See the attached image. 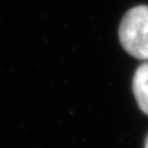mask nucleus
<instances>
[{
	"mask_svg": "<svg viewBox=\"0 0 148 148\" xmlns=\"http://www.w3.org/2000/svg\"><path fill=\"white\" fill-rule=\"evenodd\" d=\"M123 49L137 59H148V6H135L125 14L119 27Z\"/></svg>",
	"mask_w": 148,
	"mask_h": 148,
	"instance_id": "nucleus-1",
	"label": "nucleus"
},
{
	"mask_svg": "<svg viewBox=\"0 0 148 148\" xmlns=\"http://www.w3.org/2000/svg\"><path fill=\"white\" fill-rule=\"evenodd\" d=\"M132 90L140 109L148 115V62L136 69L132 80Z\"/></svg>",
	"mask_w": 148,
	"mask_h": 148,
	"instance_id": "nucleus-2",
	"label": "nucleus"
},
{
	"mask_svg": "<svg viewBox=\"0 0 148 148\" xmlns=\"http://www.w3.org/2000/svg\"><path fill=\"white\" fill-rule=\"evenodd\" d=\"M145 148H148V136L146 138V142H145Z\"/></svg>",
	"mask_w": 148,
	"mask_h": 148,
	"instance_id": "nucleus-3",
	"label": "nucleus"
}]
</instances>
